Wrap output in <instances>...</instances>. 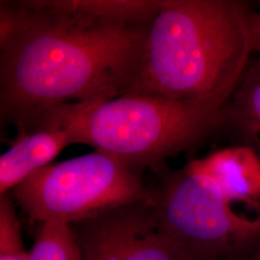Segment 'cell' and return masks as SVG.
<instances>
[{"mask_svg": "<svg viewBox=\"0 0 260 260\" xmlns=\"http://www.w3.org/2000/svg\"><path fill=\"white\" fill-rule=\"evenodd\" d=\"M149 22L94 19L70 0L1 1L2 126L31 129L59 107L127 93Z\"/></svg>", "mask_w": 260, "mask_h": 260, "instance_id": "6da1fadb", "label": "cell"}, {"mask_svg": "<svg viewBox=\"0 0 260 260\" xmlns=\"http://www.w3.org/2000/svg\"><path fill=\"white\" fill-rule=\"evenodd\" d=\"M254 45L249 15L239 1L161 0L127 93L228 102Z\"/></svg>", "mask_w": 260, "mask_h": 260, "instance_id": "7a4b0ae2", "label": "cell"}, {"mask_svg": "<svg viewBox=\"0 0 260 260\" xmlns=\"http://www.w3.org/2000/svg\"><path fill=\"white\" fill-rule=\"evenodd\" d=\"M226 102H179L126 93L94 104H69L47 117L85 144L125 162L141 174L158 170L172 155L192 147L224 120Z\"/></svg>", "mask_w": 260, "mask_h": 260, "instance_id": "3957f363", "label": "cell"}, {"mask_svg": "<svg viewBox=\"0 0 260 260\" xmlns=\"http://www.w3.org/2000/svg\"><path fill=\"white\" fill-rule=\"evenodd\" d=\"M149 201L154 228L196 260H238L260 248V215L235 213L210 177L188 164L168 174Z\"/></svg>", "mask_w": 260, "mask_h": 260, "instance_id": "277c9868", "label": "cell"}, {"mask_svg": "<svg viewBox=\"0 0 260 260\" xmlns=\"http://www.w3.org/2000/svg\"><path fill=\"white\" fill-rule=\"evenodd\" d=\"M13 198L32 222L72 223L122 205L149 201L153 191L121 159L95 149L51 163L28 177Z\"/></svg>", "mask_w": 260, "mask_h": 260, "instance_id": "5b68a950", "label": "cell"}, {"mask_svg": "<svg viewBox=\"0 0 260 260\" xmlns=\"http://www.w3.org/2000/svg\"><path fill=\"white\" fill-rule=\"evenodd\" d=\"M149 201L122 205L71 223L83 260H127L135 239L154 226Z\"/></svg>", "mask_w": 260, "mask_h": 260, "instance_id": "8992f818", "label": "cell"}, {"mask_svg": "<svg viewBox=\"0 0 260 260\" xmlns=\"http://www.w3.org/2000/svg\"><path fill=\"white\" fill-rule=\"evenodd\" d=\"M72 144H76L73 131L52 120H45L31 129L18 132L9 149L0 157V195L50 165Z\"/></svg>", "mask_w": 260, "mask_h": 260, "instance_id": "52a82bcc", "label": "cell"}, {"mask_svg": "<svg viewBox=\"0 0 260 260\" xmlns=\"http://www.w3.org/2000/svg\"><path fill=\"white\" fill-rule=\"evenodd\" d=\"M189 164L210 177L231 203L260 208V159L252 149H220Z\"/></svg>", "mask_w": 260, "mask_h": 260, "instance_id": "ba28073f", "label": "cell"}, {"mask_svg": "<svg viewBox=\"0 0 260 260\" xmlns=\"http://www.w3.org/2000/svg\"><path fill=\"white\" fill-rule=\"evenodd\" d=\"M26 260H83L71 223L62 220L41 223Z\"/></svg>", "mask_w": 260, "mask_h": 260, "instance_id": "9c48e42d", "label": "cell"}, {"mask_svg": "<svg viewBox=\"0 0 260 260\" xmlns=\"http://www.w3.org/2000/svg\"><path fill=\"white\" fill-rule=\"evenodd\" d=\"M127 260L196 259L182 245L153 226L133 242Z\"/></svg>", "mask_w": 260, "mask_h": 260, "instance_id": "30bf717a", "label": "cell"}, {"mask_svg": "<svg viewBox=\"0 0 260 260\" xmlns=\"http://www.w3.org/2000/svg\"><path fill=\"white\" fill-rule=\"evenodd\" d=\"M234 93L233 113L251 128L260 131V59L248 65Z\"/></svg>", "mask_w": 260, "mask_h": 260, "instance_id": "8fae6325", "label": "cell"}, {"mask_svg": "<svg viewBox=\"0 0 260 260\" xmlns=\"http://www.w3.org/2000/svg\"><path fill=\"white\" fill-rule=\"evenodd\" d=\"M21 237L20 222L18 218L13 196H0V260H26Z\"/></svg>", "mask_w": 260, "mask_h": 260, "instance_id": "7c38bea8", "label": "cell"}, {"mask_svg": "<svg viewBox=\"0 0 260 260\" xmlns=\"http://www.w3.org/2000/svg\"><path fill=\"white\" fill-rule=\"evenodd\" d=\"M249 22L253 37L260 40V14L249 15Z\"/></svg>", "mask_w": 260, "mask_h": 260, "instance_id": "4fadbf2b", "label": "cell"}, {"mask_svg": "<svg viewBox=\"0 0 260 260\" xmlns=\"http://www.w3.org/2000/svg\"><path fill=\"white\" fill-rule=\"evenodd\" d=\"M238 260H260V248L255 250V251H251L250 253L244 255L241 258Z\"/></svg>", "mask_w": 260, "mask_h": 260, "instance_id": "5bb4252c", "label": "cell"}, {"mask_svg": "<svg viewBox=\"0 0 260 260\" xmlns=\"http://www.w3.org/2000/svg\"><path fill=\"white\" fill-rule=\"evenodd\" d=\"M219 260H231V259H219Z\"/></svg>", "mask_w": 260, "mask_h": 260, "instance_id": "9a60e30c", "label": "cell"}]
</instances>
